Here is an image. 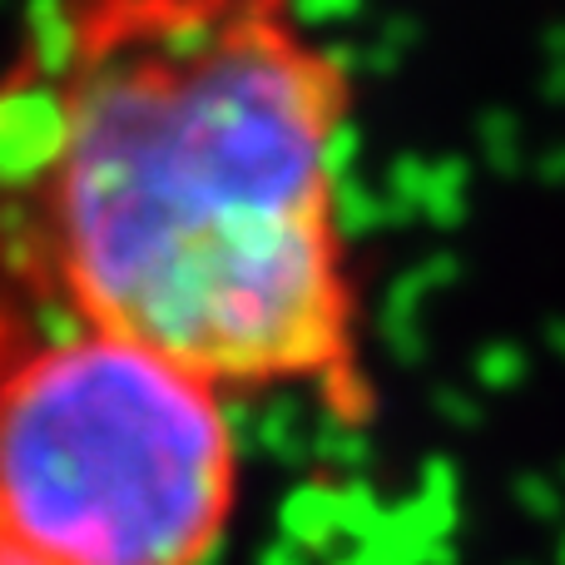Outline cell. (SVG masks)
Masks as SVG:
<instances>
[{"instance_id":"1","label":"cell","mask_w":565,"mask_h":565,"mask_svg":"<svg viewBox=\"0 0 565 565\" xmlns=\"http://www.w3.org/2000/svg\"><path fill=\"white\" fill-rule=\"evenodd\" d=\"M352 125L298 0H35L0 70V332H115L367 427Z\"/></svg>"},{"instance_id":"2","label":"cell","mask_w":565,"mask_h":565,"mask_svg":"<svg viewBox=\"0 0 565 565\" xmlns=\"http://www.w3.org/2000/svg\"><path fill=\"white\" fill-rule=\"evenodd\" d=\"M244 487L228 392L95 328L0 332V531L40 565H209Z\"/></svg>"},{"instance_id":"3","label":"cell","mask_w":565,"mask_h":565,"mask_svg":"<svg viewBox=\"0 0 565 565\" xmlns=\"http://www.w3.org/2000/svg\"><path fill=\"white\" fill-rule=\"evenodd\" d=\"M0 565H40V561L30 556V551H20L15 541H10L6 531H0Z\"/></svg>"}]
</instances>
